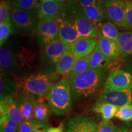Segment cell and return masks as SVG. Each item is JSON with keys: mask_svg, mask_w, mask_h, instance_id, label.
Here are the masks:
<instances>
[{"mask_svg": "<svg viewBox=\"0 0 132 132\" xmlns=\"http://www.w3.org/2000/svg\"><path fill=\"white\" fill-rule=\"evenodd\" d=\"M106 69H88L83 73L69 78L72 100L80 102L90 98L105 86Z\"/></svg>", "mask_w": 132, "mask_h": 132, "instance_id": "obj_1", "label": "cell"}, {"mask_svg": "<svg viewBox=\"0 0 132 132\" xmlns=\"http://www.w3.org/2000/svg\"><path fill=\"white\" fill-rule=\"evenodd\" d=\"M47 97L51 110L58 116H64L72 109V97L69 78L64 77L53 86Z\"/></svg>", "mask_w": 132, "mask_h": 132, "instance_id": "obj_2", "label": "cell"}, {"mask_svg": "<svg viewBox=\"0 0 132 132\" xmlns=\"http://www.w3.org/2000/svg\"><path fill=\"white\" fill-rule=\"evenodd\" d=\"M61 12L72 21L80 36L94 39L98 37V28L87 19L77 0L62 7Z\"/></svg>", "mask_w": 132, "mask_h": 132, "instance_id": "obj_3", "label": "cell"}, {"mask_svg": "<svg viewBox=\"0 0 132 132\" xmlns=\"http://www.w3.org/2000/svg\"><path fill=\"white\" fill-rule=\"evenodd\" d=\"M55 76L46 73H36L29 76L23 82L24 92L37 97H47L56 82Z\"/></svg>", "mask_w": 132, "mask_h": 132, "instance_id": "obj_4", "label": "cell"}, {"mask_svg": "<svg viewBox=\"0 0 132 132\" xmlns=\"http://www.w3.org/2000/svg\"><path fill=\"white\" fill-rule=\"evenodd\" d=\"M14 31L21 33L34 32L39 23L37 15L12 6L10 13Z\"/></svg>", "mask_w": 132, "mask_h": 132, "instance_id": "obj_5", "label": "cell"}, {"mask_svg": "<svg viewBox=\"0 0 132 132\" xmlns=\"http://www.w3.org/2000/svg\"><path fill=\"white\" fill-rule=\"evenodd\" d=\"M126 0H103V7L108 21L121 28L128 30L126 21Z\"/></svg>", "mask_w": 132, "mask_h": 132, "instance_id": "obj_6", "label": "cell"}, {"mask_svg": "<svg viewBox=\"0 0 132 132\" xmlns=\"http://www.w3.org/2000/svg\"><path fill=\"white\" fill-rule=\"evenodd\" d=\"M97 102L110 104L118 108L132 105V91L105 89L100 94Z\"/></svg>", "mask_w": 132, "mask_h": 132, "instance_id": "obj_7", "label": "cell"}, {"mask_svg": "<svg viewBox=\"0 0 132 132\" xmlns=\"http://www.w3.org/2000/svg\"><path fill=\"white\" fill-rule=\"evenodd\" d=\"M104 87L105 89L132 91V73L122 69H114L108 75Z\"/></svg>", "mask_w": 132, "mask_h": 132, "instance_id": "obj_8", "label": "cell"}, {"mask_svg": "<svg viewBox=\"0 0 132 132\" xmlns=\"http://www.w3.org/2000/svg\"><path fill=\"white\" fill-rule=\"evenodd\" d=\"M56 20L59 26L58 39L69 50L70 45L80 36L72 21L61 12L57 16Z\"/></svg>", "mask_w": 132, "mask_h": 132, "instance_id": "obj_9", "label": "cell"}, {"mask_svg": "<svg viewBox=\"0 0 132 132\" xmlns=\"http://www.w3.org/2000/svg\"><path fill=\"white\" fill-rule=\"evenodd\" d=\"M67 50H68L65 45L57 38L44 45L41 53L42 62L47 67L56 65L59 59Z\"/></svg>", "mask_w": 132, "mask_h": 132, "instance_id": "obj_10", "label": "cell"}, {"mask_svg": "<svg viewBox=\"0 0 132 132\" xmlns=\"http://www.w3.org/2000/svg\"><path fill=\"white\" fill-rule=\"evenodd\" d=\"M33 33L37 36L39 42L45 45L58 38V24L56 19L39 21L37 28Z\"/></svg>", "mask_w": 132, "mask_h": 132, "instance_id": "obj_11", "label": "cell"}, {"mask_svg": "<svg viewBox=\"0 0 132 132\" xmlns=\"http://www.w3.org/2000/svg\"><path fill=\"white\" fill-rule=\"evenodd\" d=\"M97 123L89 117L76 114L67 120L65 132H95Z\"/></svg>", "mask_w": 132, "mask_h": 132, "instance_id": "obj_12", "label": "cell"}, {"mask_svg": "<svg viewBox=\"0 0 132 132\" xmlns=\"http://www.w3.org/2000/svg\"><path fill=\"white\" fill-rule=\"evenodd\" d=\"M97 41L94 38L80 36L70 45L69 51L77 59L86 56L93 52L96 47Z\"/></svg>", "mask_w": 132, "mask_h": 132, "instance_id": "obj_13", "label": "cell"}, {"mask_svg": "<svg viewBox=\"0 0 132 132\" xmlns=\"http://www.w3.org/2000/svg\"><path fill=\"white\" fill-rule=\"evenodd\" d=\"M0 65L1 70L10 73L16 74L20 71L17 57L12 50L7 47H1L0 50Z\"/></svg>", "mask_w": 132, "mask_h": 132, "instance_id": "obj_14", "label": "cell"}, {"mask_svg": "<svg viewBox=\"0 0 132 132\" xmlns=\"http://www.w3.org/2000/svg\"><path fill=\"white\" fill-rule=\"evenodd\" d=\"M0 115H5L16 123L20 124L24 120L23 115L15 103L12 97H5L0 102Z\"/></svg>", "mask_w": 132, "mask_h": 132, "instance_id": "obj_15", "label": "cell"}, {"mask_svg": "<svg viewBox=\"0 0 132 132\" xmlns=\"http://www.w3.org/2000/svg\"><path fill=\"white\" fill-rule=\"evenodd\" d=\"M12 98L23 115L24 120H34V105L36 99V96L24 92L23 94Z\"/></svg>", "mask_w": 132, "mask_h": 132, "instance_id": "obj_16", "label": "cell"}, {"mask_svg": "<svg viewBox=\"0 0 132 132\" xmlns=\"http://www.w3.org/2000/svg\"><path fill=\"white\" fill-rule=\"evenodd\" d=\"M97 46L102 54L111 62L117 60L120 55L119 43L101 35L99 36Z\"/></svg>", "mask_w": 132, "mask_h": 132, "instance_id": "obj_17", "label": "cell"}, {"mask_svg": "<svg viewBox=\"0 0 132 132\" xmlns=\"http://www.w3.org/2000/svg\"><path fill=\"white\" fill-rule=\"evenodd\" d=\"M62 7L56 0H42L38 13L39 21L56 19L61 12Z\"/></svg>", "mask_w": 132, "mask_h": 132, "instance_id": "obj_18", "label": "cell"}, {"mask_svg": "<svg viewBox=\"0 0 132 132\" xmlns=\"http://www.w3.org/2000/svg\"><path fill=\"white\" fill-rule=\"evenodd\" d=\"M0 78V98L13 97L17 93L19 85L17 82L7 77V73L1 70Z\"/></svg>", "mask_w": 132, "mask_h": 132, "instance_id": "obj_19", "label": "cell"}, {"mask_svg": "<svg viewBox=\"0 0 132 132\" xmlns=\"http://www.w3.org/2000/svg\"><path fill=\"white\" fill-rule=\"evenodd\" d=\"M77 58L70 51L67 50L61 56L55 65L56 72L59 75L69 76L72 72Z\"/></svg>", "mask_w": 132, "mask_h": 132, "instance_id": "obj_20", "label": "cell"}, {"mask_svg": "<svg viewBox=\"0 0 132 132\" xmlns=\"http://www.w3.org/2000/svg\"><path fill=\"white\" fill-rule=\"evenodd\" d=\"M50 107L44 97H37L34 105V118L37 121L47 123L50 113Z\"/></svg>", "mask_w": 132, "mask_h": 132, "instance_id": "obj_21", "label": "cell"}, {"mask_svg": "<svg viewBox=\"0 0 132 132\" xmlns=\"http://www.w3.org/2000/svg\"><path fill=\"white\" fill-rule=\"evenodd\" d=\"M120 57L122 59L132 58V31L120 32L119 37Z\"/></svg>", "mask_w": 132, "mask_h": 132, "instance_id": "obj_22", "label": "cell"}, {"mask_svg": "<svg viewBox=\"0 0 132 132\" xmlns=\"http://www.w3.org/2000/svg\"><path fill=\"white\" fill-rule=\"evenodd\" d=\"M111 63L96 46L94 50L90 54L89 69H106L110 67Z\"/></svg>", "mask_w": 132, "mask_h": 132, "instance_id": "obj_23", "label": "cell"}, {"mask_svg": "<svg viewBox=\"0 0 132 132\" xmlns=\"http://www.w3.org/2000/svg\"><path fill=\"white\" fill-rule=\"evenodd\" d=\"M82 9L87 19L97 27L106 17L103 6H92Z\"/></svg>", "mask_w": 132, "mask_h": 132, "instance_id": "obj_24", "label": "cell"}, {"mask_svg": "<svg viewBox=\"0 0 132 132\" xmlns=\"http://www.w3.org/2000/svg\"><path fill=\"white\" fill-rule=\"evenodd\" d=\"M118 109V108L110 104L96 102L92 106V110L95 113L101 115L103 120L108 121L115 117Z\"/></svg>", "mask_w": 132, "mask_h": 132, "instance_id": "obj_25", "label": "cell"}, {"mask_svg": "<svg viewBox=\"0 0 132 132\" xmlns=\"http://www.w3.org/2000/svg\"><path fill=\"white\" fill-rule=\"evenodd\" d=\"M42 0H14L12 2L13 7L21 11L29 12L38 16Z\"/></svg>", "mask_w": 132, "mask_h": 132, "instance_id": "obj_26", "label": "cell"}, {"mask_svg": "<svg viewBox=\"0 0 132 132\" xmlns=\"http://www.w3.org/2000/svg\"><path fill=\"white\" fill-rule=\"evenodd\" d=\"M98 27L101 33L100 35L119 43L120 32H119L118 28L114 24H113L111 21H107L106 22L101 23L98 24Z\"/></svg>", "mask_w": 132, "mask_h": 132, "instance_id": "obj_27", "label": "cell"}, {"mask_svg": "<svg viewBox=\"0 0 132 132\" xmlns=\"http://www.w3.org/2000/svg\"><path fill=\"white\" fill-rule=\"evenodd\" d=\"M90 57V54L87 55L86 56L81 57V58L77 59L75 64H74L73 69H72L69 78H73L76 76L80 75V74L83 73L84 72L88 70L89 66Z\"/></svg>", "mask_w": 132, "mask_h": 132, "instance_id": "obj_28", "label": "cell"}, {"mask_svg": "<svg viewBox=\"0 0 132 132\" xmlns=\"http://www.w3.org/2000/svg\"><path fill=\"white\" fill-rule=\"evenodd\" d=\"M14 28L11 18L2 24H0V46L3 47L10 36L14 32Z\"/></svg>", "mask_w": 132, "mask_h": 132, "instance_id": "obj_29", "label": "cell"}, {"mask_svg": "<svg viewBox=\"0 0 132 132\" xmlns=\"http://www.w3.org/2000/svg\"><path fill=\"white\" fill-rule=\"evenodd\" d=\"M1 132H19V124L5 115H0Z\"/></svg>", "mask_w": 132, "mask_h": 132, "instance_id": "obj_30", "label": "cell"}, {"mask_svg": "<svg viewBox=\"0 0 132 132\" xmlns=\"http://www.w3.org/2000/svg\"><path fill=\"white\" fill-rule=\"evenodd\" d=\"M11 1L1 0L0 3V24H2L11 18L10 13L12 8Z\"/></svg>", "mask_w": 132, "mask_h": 132, "instance_id": "obj_31", "label": "cell"}, {"mask_svg": "<svg viewBox=\"0 0 132 132\" xmlns=\"http://www.w3.org/2000/svg\"><path fill=\"white\" fill-rule=\"evenodd\" d=\"M115 117L123 122L132 121V105L118 108Z\"/></svg>", "mask_w": 132, "mask_h": 132, "instance_id": "obj_32", "label": "cell"}, {"mask_svg": "<svg viewBox=\"0 0 132 132\" xmlns=\"http://www.w3.org/2000/svg\"><path fill=\"white\" fill-rule=\"evenodd\" d=\"M95 132H116L115 126L110 120H103L97 125Z\"/></svg>", "mask_w": 132, "mask_h": 132, "instance_id": "obj_33", "label": "cell"}, {"mask_svg": "<svg viewBox=\"0 0 132 132\" xmlns=\"http://www.w3.org/2000/svg\"><path fill=\"white\" fill-rule=\"evenodd\" d=\"M126 21L128 30L132 31V1L126 0Z\"/></svg>", "mask_w": 132, "mask_h": 132, "instance_id": "obj_34", "label": "cell"}, {"mask_svg": "<svg viewBox=\"0 0 132 132\" xmlns=\"http://www.w3.org/2000/svg\"><path fill=\"white\" fill-rule=\"evenodd\" d=\"M35 120H24L19 125V132H31Z\"/></svg>", "mask_w": 132, "mask_h": 132, "instance_id": "obj_35", "label": "cell"}, {"mask_svg": "<svg viewBox=\"0 0 132 132\" xmlns=\"http://www.w3.org/2000/svg\"><path fill=\"white\" fill-rule=\"evenodd\" d=\"M82 8L92 6H103V0H77Z\"/></svg>", "mask_w": 132, "mask_h": 132, "instance_id": "obj_36", "label": "cell"}, {"mask_svg": "<svg viewBox=\"0 0 132 132\" xmlns=\"http://www.w3.org/2000/svg\"><path fill=\"white\" fill-rule=\"evenodd\" d=\"M48 125L46 122H42L36 120L31 132H47L49 128Z\"/></svg>", "mask_w": 132, "mask_h": 132, "instance_id": "obj_37", "label": "cell"}, {"mask_svg": "<svg viewBox=\"0 0 132 132\" xmlns=\"http://www.w3.org/2000/svg\"><path fill=\"white\" fill-rule=\"evenodd\" d=\"M47 132H64V126L62 123H60L57 127H50Z\"/></svg>", "mask_w": 132, "mask_h": 132, "instance_id": "obj_38", "label": "cell"}, {"mask_svg": "<svg viewBox=\"0 0 132 132\" xmlns=\"http://www.w3.org/2000/svg\"><path fill=\"white\" fill-rule=\"evenodd\" d=\"M56 2L58 3L62 7H63V6H65V5L68 4L69 3H71L72 1H73V0H56Z\"/></svg>", "mask_w": 132, "mask_h": 132, "instance_id": "obj_39", "label": "cell"}, {"mask_svg": "<svg viewBox=\"0 0 132 132\" xmlns=\"http://www.w3.org/2000/svg\"><path fill=\"white\" fill-rule=\"evenodd\" d=\"M116 132H128L127 129L125 128H120L116 130Z\"/></svg>", "mask_w": 132, "mask_h": 132, "instance_id": "obj_40", "label": "cell"}, {"mask_svg": "<svg viewBox=\"0 0 132 132\" xmlns=\"http://www.w3.org/2000/svg\"><path fill=\"white\" fill-rule=\"evenodd\" d=\"M9 1H12V0H9Z\"/></svg>", "mask_w": 132, "mask_h": 132, "instance_id": "obj_41", "label": "cell"}, {"mask_svg": "<svg viewBox=\"0 0 132 132\" xmlns=\"http://www.w3.org/2000/svg\"><path fill=\"white\" fill-rule=\"evenodd\" d=\"M131 132H132V131H131Z\"/></svg>", "mask_w": 132, "mask_h": 132, "instance_id": "obj_42", "label": "cell"}]
</instances>
